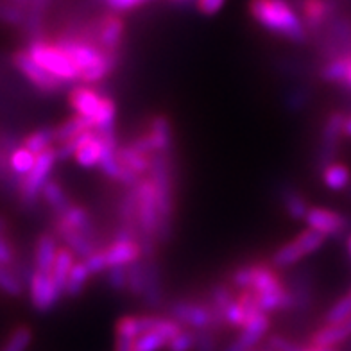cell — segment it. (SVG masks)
<instances>
[{
  "instance_id": "cell-1",
  "label": "cell",
  "mask_w": 351,
  "mask_h": 351,
  "mask_svg": "<svg viewBox=\"0 0 351 351\" xmlns=\"http://www.w3.org/2000/svg\"><path fill=\"white\" fill-rule=\"evenodd\" d=\"M56 45L72 58L81 70V81L84 84L101 83L102 79L110 75L119 63V54H108L97 45L88 42L84 38L63 34L56 40Z\"/></svg>"
},
{
  "instance_id": "cell-2",
  "label": "cell",
  "mask_w": 351,
  "mask_h": 351,
  "mask_svg": "<svg viewBox=\"0 0 351 351\" xmlns=\"http://www.w3.org/2000/svg\"><path fill=\"white\" fill-rule=\"evenodd\" d=\"M250 11L253 19L271 33L296 43L306 40L305 23L285 0H251Z\"/></svg>"
},
{
  "instance_id": "cell-3",
  "label": "cell",
  "mask_w": 351,
  "mask_h": 351,
  "mask_svg": "<svg viewBox=\"0 0 351 351\" xmlns=\"http://www.w3.org/2000/svg\"><path fill=\"white\" fill-rule=\"evenodd\" d=\"M147 178L154 185L158 208H160V242L171 241L172 217H174V172L171 154H153Z\"/></svg>"
},
{
  "instance_id": "cell-4",
  "label": "cell",
  "mask_w": 351,
  "mask_h": 351,
  "mask_svg": "<svg viewBox=\"0 0 351 351\" xmlns=\"http://www.w3.org/2000/svg\"><path fill=\"white\" fill-rule=\"evenodd\" d=\"M138 194V242L142 245L143 258H154L160 244V208L156 192L149 178H143L136 185Z\"/></svg>"
},
{
  "instance_id": "cell-5",
  "label": "cell",
  "mask_w": 351,
  "mask_h": 351,
  "mask_svg": "<svg viewBox=\"0 0 351 351\" xmlns=\"http://www.w3.org/2000/svg\"><path fill=\"white\" fill-rule=\"evenodd\" d=\"M27 52L38 65L43 66L47 72H51L52 75H56L61 81H65L69 84L81 81V70H79V66L54 42H45L43 38L33 40V42H29Z\"/></svg>"
},
{
  "instance_id": "cell-6",
  "label": "cell",
  "mask_w": 351,
  "mask_h": 351,
  "mask_svg": "<svg viewBox=\"0 0 351 351\" xmlns=\"http://www.w3.org/2000/svg\"><path fill=\"white\" fill-rule=\"evenodd\" d=\"M56 162H60L58 160V153H56V147L47 149L45 153L38 154L34 169L20 183L19 197L23 206L33 208L34 204L40 201V197L43 194V189H45V185L51 180L52 169H54Z\"/></svg>"
},
{
  "instance_id": "cell-7",
  "label": "cell",
  "mask_w": 351,
  "mask_h": 351,
  "mask_svg": "<svg viewBox=\"0 0 351 351\" xmlns=\"http://www.w3.org/2000/svg\"><path fill=\"white\" fill-rule=\"evenodd\" d=\"M324 241H326V237L323 233H319V231L312 230V228H306L305 231H301L296 239H292L291 242L283 244L273 254L271 263L276 269L291 267V265L300 262L301 258H305L308 254L315 253L324 244Z\"/></svg>"
},
{
  "instance_id": "cell-8",
  "label": "cell",
  "mask_w": 351,
  "mask_h": 351,
  "mask_svg": "<svg viewBox=\"0 0 351 351\" xmlns=\"http://www.w3.org/2000/svg\"><path fill=\"white\" fill-rule=\"evenodd\" d=\"M282 283V278L271 265H244L231 274V285L241 291H253L254 294L276 289Z\"/></svg>"
},
{
  "instance_id": "cell-9",
  "label": "cell",
  "mask_w": 351,
  "mask_h": 351,
  "mask_svg": "<svg viewBox=\"0 0 351 351\" xmlns=\"http://www.w3.org/2000/svg\"><path fill=\"white\" fill-rule=\"evenodd\" d=\"M13 66L19 70L23 77L27 79L29 83L36 86L40 92L43 93H56L61 92L63 88L69 83L61 81L56 75H52L51 72H47L43 66H40L36 61L31 58V54L27 52V49L23 51H16L13 54Z\"/></svg>"
},
{
  "instance_id": "cell-10",
  "label": "cell",
  "mask_w": 351,
  "mask_h": 351,
  "mask_svg": "<svg viewBox=\"0 0 351 351\" xmlns=\"http://www.w3.org/2000/svg\"><path fill=\"white\" fill-rule=\"evenodd\" d=\"M169 314L181 326H189V328L195 330V332L217 326L215 315H213L208 303L203 305V303H195V301L189 300L172 301L171 306H169Z\"/></svg>"
},
{
  "instance_id": "cell-11",
  "label": "cell",
  "mask_w": 351,
  "mask_h": 351,
  "mask_svg": "<svg viewBox=\"0 0 351 351\" xmlns=\"http://www.w3.org/2000/svg\"><path fill=\"white\" fill-rule=\"evenodd\" d=\"M344 124H346V115L341 111H335L328 117V121L324 122L323 133H321V147H319L317 162L321 169L333 163L337 156L339 145L344 136Z\"/></svg>"
},
{
  "instance_id": "cell-12",
  "label": "cell",
  "mask_w": 351,
  "mask_h": 351,
  "mask_svg": "<svg viewBox=\"0 0 351 351\" xmlns=\"http://www.w3.org/2000/svg\"><path fill=\"white\" fill-rule=\"evenodd\" d=\"M29 296L38 312H49L58 305V301L65 294L58 289L52 273H42L34 269V274L29 283Z\"/></svg>"
},
{
  "instance_id": "cell-13",
  "label": "cell",
  "mask_w": 351,
  "mask_h": 351,
  "mask_svg": "<svg viewBox=\"0 0 351 351\" xmlns=\"http://www.w3.org/2000/svg\"><path fill=\"white\" fill-rule=\"evenodd\" d=\"M108 95L99 92V88H93L92 84L84 86H74L69 92V102L72 110L81 117H86L88 121H92L93 125L101 115L104 101Z\"/></svg>"
},
{
  "instance_id": "cell-14",
  "label": "cell",
  "mask_w": 351,
  "mask_h": 351,
  "mask_svg": "<svg viewBox=\"0 0 351 351\" xmlns=\"http://www.w3.org/2000/svg\"><path fill=\"white\" fill-rule=\"evenodd\" d=\"M305 222L306 226L323 233L326 239L339 235L348 228V219L342 213L335 212V210L321 208V206H312L308 210Z\"/></svg>"
},
{
  "instance_id": "cell-15",
  "label": "cell",
  "mask_w": 351,
  "mask_h": 351,
  "mask_svg": "<svg viewBox=\"0 0 351 351\" xmlns=\"http://www.w3.org/2000/svg\"><path fill=\"white\" fill-rule=\"evenodd\" d=\"M56 235L63 242V245H66L69 250L74 251V254L79 260H86L88 256H92L95 251H99L101 247H97V242L92 241L90 237H86L81 231L74 230V228L66 226L65 222L56 221Z\"/></svg>"
},
{
  "instance_id": "cell-16",
  "label": "cell",
  "mask_w": 351,
  "mask_h": 351,
  "mask_svg": "<svg viewBox=\"0 0 351 351\" xmlns=\"http://www.w3.org/2000/svg\"><path fill=\"white\" fill-rule=\"evenodd\" d=\"M122 36H124V22L117 14H108L99 20L97 43L102 51L108 54H119L121 51Z\"/></svg>"
},
{
  "instance_id": "cell-17",
  "label": "cell",
  "mask_w": 351,
  "mask_h": 351,
  "mask_svg": "<svg viewBox=\"0 0 351 351\" xmlns=\"http://www.w3.org/2000/svg\"><path fill=\"white\" fill-rule=\"evenodd\" d=\"M104 254H106L108 267H115V265L128 267L143 258L142 245L138 241H121V239H113V242L104 250Z\"/></svg>"
},
{
  "instance_id": "cell-18",
  "label": "cell",
  "mask_w": 351,
  "mask_h": 351,
  "mask_svg": "<svg viewBox=\"0 0 351 351\" xmlns=\"http://www.w3.org/2000/svg\"><path fill=\"white\" fill-rule=\"evenodd\" d=\"M269 328H271V319H269V314H263V312H258L256 315L245 323V326L242 328V332L239 333V337L235 339V344L241 348L242 351H250L253 348H256L260 341H262L265 335H267Z\"/></svg>"
},
{
  "instance_id": "cell-19",
  "label": "cell",
  "mask_w": 351,
  "mask_h": 351,
  "mask_svg": "<svg viewBox=\"0 0 351 351\" xmlns=\"http://www.w3.org/2000/svg\"><path fill=\"white\" fill-rule=\"evenodd\" d=\"M58 251H60L58 235L42 233L38 237L36 245H34V269L42 271V273H52Z\"/></svg>"
},
{
  "instance_id": "cell-20",
  "label": "cell",
  "mask_w": 351,
  "mask_h": 351,
  "mask_svg": "<svg viewBox=\"0 0 351 351\" xmlns=\"http://www.w3.org/2000/svg\"><path fill=\"white\" fill-rule=\"evenodd\" d=\"M256 300H258L260 312H263V314H273L278 310L296 306V300L292 296V292L287 289L285 283H282L276 289H271V291L260 292V294H256Z\"/></svg>"
},
{
  "instance_id": "cell-21",
  "label": "cell",
  "mask_w": 351,
  "mask_h": 351,
  "mask_svg": "<svg viewBox=\"0 0 351 351\" xmlns=\"http://www.w3.org/2000/svg\"><path fill=\"white\" fill-rule=\"evenodd\" d=\"M149 138L153 142L154 154H171L172 145H174V136H172V124L167 115L153 117L149 124Z\"/></svg>"
},
{
  "instance_id": "cell-22",
  "label": "cell",
  "mask_w": 351,
  "mask_h": 351,
  "mask_svg": "<svg viewBox=\"0 0 351 351\" xmlns=\"http://www.w3.org/2000/svg\"><path fill=\"white\" fill-rule=\"evenodd\" d=\"M102 151H104V143H102L97 131L92 130L86 134L83 143L79 145L74 160L83 169H93V167H99V163H101Z\"/></svg>"
},
{
  "instance_id": "cell-23",
  "label": "cell",
  "mask_w": 351,
  "mask_h": 351,
  "mask_svg": "<svg viewBox=\"0 0 351 351\" xmlns=\"http://www.w3.org/2000/svg\"><path fill=\"white\" fill-rule=\"evenodd\" d=\"M145 263H147V285H145L142 300L151 308H158L163 301L162 273H160V265L154 258H145Z\"/></svg>"
},
{
  "instance_id": "cell-24",
  "label": "cell",
  "mask_w": 351,
  "mask_h": 351,
  "mask_svg": "<svg viewBox=\"0 0 351 351\" xmlns=\"http://www.w3.org/2000/svg\"><path fill=\"white\" fill-rule=\"evenodd\" d=\"M56 219L61 222H65L66 226L81 231V233H84L86 237H90L92 241L97 242V231H95L92 219H90V215H88V212L83 208V206L72 204V206H70L63 215H60V217H56Z\"/></svg>"
},
{
  "instance_id": "cell-25",
  "label": "cell",
  "mask_w": 351,
  "mask_h": 351,
  "mask_svg": "<svg viewBox=\"0 0 351 351\" xmlns=\"http://www.w3.org/2000/svg\"><path fill=\"white\" fill-rule=\"evenodd\" d=\"M321 178L326 189L332 192H341L351 186V171L344 163H330L321 171Z\"/></svg>"
},
{
  "instance_id": "cell-26",
  "label": "cell",
  "mask_w": 351,
  "mask_h": 351,
  "mask_svg": "<svg viewBox=\"0 0 351 351\" xmlns=\"http://www.w3.org/2000/svg\"><path fill=\"white\" fill-rule=\"evenodd\" d=\"M95 130V125H93L92 121H88L86 117L81 115H72L69 121H65L63 124H60L56 128V145H60V143L70 142V140H74L75 136L79 134H83L84 131Z\"/></svg>"
},
{
  "instance_id": "cell-27",
  "label": "cell",
  "mask_w": 351,
  "mask_h": 351,
  "mask_svg": "<svg viewBox=\"0 0 351 351\" xmlns=\"http://www.w3.org/2000/svg\"><path fill=\"white\" fill-rule=\"evenodd\" d=\"M351 335L348 333L344 324H324L323 328L312 335V346L315 348H337L344 341H348Z\"/></svg>"
},
{
  "instance_id": "cell-28",
  "label": "cell",
  "mask_w": 351,
  "mask_h": 351,
  "mask_svg": "<svg viewBox=\"0 0 351 351\" xmlns=\"http://www.w3.org/2000/svg\"><path fill=\"white\" fill-rule=\"evenodd\" d=\"M75 254L74 251L69 250L66 245H61L60 251H58V256H56L54 269H52V278H54L56 285L63 294H65V287L69 282V276L72 273V267L75 265Z\"/></svg>"
},
{
  "instance_id": "cell-29",
  "label": "cell",
  "mask_w": 351,
  "mask_h": 351,
  "mask_svg": "<svg viewBox=\"0 0 351 351\" xmlns=\"http://www.w3.org/2000/svg\"><path fill=\"white\" fill-rule=\"evenodd\" d=\"M42 197L47 203V206L54 212L56 217L63 215V213H65L72 204H74L72 201H70L69 195H66L65 189H63V186L54 180H49V183H47L45 189H43Z\"/></svg>"
},
{
  "instance_id": "cell-30",
  "label": "cell",
  "mask_w": 351,
  "mask_h": 351,
  "mask_svg": "<svg viewBox=\"0 0 351 351\" xmlns=\"http://www.w3.org/2000/svg\"><path fill=\"white\" fill-rule=\"evenodd\" d=\"M119 160H121L122 167L130 169L131 172L142 176V178L143 176H147L149 169H151V156L134 151L131 145L119 147Z\"/></svg>"
},
{
  "instance_id": "cell-31",
  "label": "cell",
  "mask_w": 351,
  "mask_h": 351,
  "mask_svg": "<svg viewBox=\"0 0 351 351\" xmlns=\"http://www.w3.org/2000/svg\"><path fill=\"white\" fill-rule=\"evenodd\" d=\"M23 147H27L29 151H33L34 154H42L45 153L47 149L56 147V128H40V130L33 131V133L25 136L22 140Z\"/></svg>"
},
{
  "instance_id": "cell-32",
  "label": "cell",
  "mask_w": 351,
  "mask_h": 351,
  "mask_svg": "<svg viewBox=\"0 0 351 351\" xmlns=\"http://www.w3.org/2000/svg\"><path fill=\"white\" fill-rule=\"evenodd\" d=\"M235 300L233 296V292L228 285L224 283H217V285L212 289V294H210V308H212L213 315H215V321H217V326L219 324H226L224 323V312L226 308L230 306L231 301Z\"/></svg>"
},
{
  "instance_id": "cell-33",
  "label": "cell",
  "mask_w": 351,
  "mask_h": 351,
  "mask_svg": "<svg viewBox=\"0 0 351 351\" xmlns=\"http://www.w3.org/2000/svg\"><path fill=\"white\" fill-rule=\"evenodd\" d=\"M351 69V54L333 58L321 69V77L326 83H346Z\"/></svg>"
},
{
  "instance_id": "cell-34",
  "label": "cell",
  "mask_w": 351,
  "mask_h": 351,
  "mask_svg": "<svg viewBox=\"0 0 351 351\" xmlns=\"http://www.w3.org/2000/svg\"><path fill=\"white\" fill-rule=\"evenodd\" d=\"M92 273L88 269L86 262L84 260H77L75 265L72 267V273L69 276V282H66L65 287V296L69 298H77L83 294L84 287H86L88 280H90Z\"/></svg>"
},
{
  "instance_id": "cell-35",
  "label": "cell",
  "mask_w": 351,
  "mask_h": 351,
  "mask_svg": "<svg viewBox=\"0 0 351 351\" xmlns=\"http://www.w3.org/2000/svg\"><path fill=\"white\" fill-rule=\"evenodd\" d=\"M147 285V263L145 258L128 265V291L134 298H143Z\"/></svg>"
},
{
  "instance_id": "cell-36",
  "label": "cell",
  "mask_w": 351,
  "mask_h": 351,
  "mask_svg": "<svg viewBox=\"0 0 351 351\" xmlns=\"http://www.w3.org/2000/svg\"><path fill=\"white\" fill-rule=\"evenodd\" d=\"M283 206H285V212L289 213V217L292 221H305L306 215H308V203H306V199L296 192L294 189H287L283 190Z\"/></svg>"
},
{
  "instance_id": "cell-37",
  "label": "cell",
  "mask_w": 351,
  "mask_h": 351,
  "mask_svg": "<svg viewBox=\"0 0 351 351\" xmlns=\"http://www.w3.org/2000/svg\"><path fill=\"white\" fill-rule=\"evenodd\" d=\"M23 280L20 273L14 267H0V287L4 294L11 298L22 296L23 292Z\"/></svg>"
},
{
  "instance_id": "cell-38",
  "label": "cell",
  "mask_w": 351,
  "mask_h": 351,
  "mask_svg": "<svg viewBox=\"0 0 351 351\" xmlns=\"http://www.w3.org/2000/svg\"><path fill=\"white\" fill-rule=\"evenodd\" d=\"M351 317V296H342L324 314V324H342Z\"/></svg>"
},
{
  "instance_id": "cell-39",
  "label": "cell",
  "mask_w": 351,
  "mask_h": 351,
  "mask_svg": "<svg viewBox=\"0 0 351 351\" xmlns=\"http://www.w3.org/2000/svg\"><path fill=\"white\" fill-rule=\"evenodd\" d=\"M303 13H305L306 23L314 27V25H319V23L328 19L330 4H326L324 0H305Z\"/></svg>"
},
{
  "instance_id": "cell-40",
  "label": "cell",
  "mask_w": 351,
  "mask_h": 351,
  "mask_svg": "<svg viewBox=\"0 0 351 351\" xmlns=\"http://www.w3.org/2000/svg\"><path fill=\"white\" fill-rule=\"evenodd\" d=\"M33 341V332L29 326L22 324L11 332L10 339L5 341L4 351H27L29 344Z\"/></svg>"
},
{
  "instance_id": "cell-41",
  "label": "cell",
  "mask_w": 351,
  "mask_h": 351,
  "mask_svg": "<svg viewBox=\"0 0 351 351\" xmlns=\"http://www.w3.org/2000/svg\"><path fill=\"white\" fill-rule=\"evenodd\" d=\"M247 321H250V314L245 312L244 305H242L241 301H239V298L235 296V300L231 301L230 306H228L226 312H224V323H226L228 326L242 330Z\"/></svg>"
},
{
  "instance_id": "cell-42",
  "label": "cell",
  "mask_w": 351,
  "mask_h": 351,
  "mask_svg": "<svg viewBox=\"0 0 351 351\" xmlns=\"http://www.w3.org/2000/svg\"><path fill=\"white\" fill-rule=\"evenodd\" d=\"M167 344H169V339L163 333L149 332L136 339L134 351H162L167 350Z\"/></svg>"
},
{
  "instance_id": "cell-43",
  "label": "cell",
  "mask_w": 351,
  "mask_h": 351,
  "mask_svg": "<svg viewBox=\"0 0 351 351\" xmlns=\"http://www.w3.org/2000/svg\"><path fill=\"white\" fill-rule=\"evenodd\" d=\"M106 282L111 291H128V267L115 265L106 271Z\"/></svg>"
},
{
  "instance_id": "cell-44",
  "label": "cell",
  "mask_w": 351,
  "mask_h": 351,
  "mask_svg": "<svg viewBox=\"0 0 351 351\" xmlns=\"http://www.w3.org/2000/svg\"><path fill=\"white\" fill-rule=\"evenodd\" d=\"M195 333L190 330H181L174 339L169 341L167 344V351H192L195 350Z\"/></svg>"
},
{
  "instance_id": "cell-45",
  "label": "cell",
  "mask_w": 351,
  "mask_h": 351,
  "mask_svg": "<svg viewBox=\"0 0 351 351\" xmlns=\"http://www.w3.org/2000/svg\"><path fill=\"white\" fill-rule=\"evenodd\" d=\"M2 19L5 23L10 25H19V23L25 22V16H23V8L13 4V2H4L2 4Z\"/></svg>"
},
{
  "instance_id": "cell-46",
  "label": "cell",
  "mask_w": 351,
  "mask_h": 351,
  "mask_svg": "<svg viewBox=\"0 0 351 351\" xmlns=\"http://www.w3.org/2000/svg\"><path fill=\"white\" fill-rule=\"evenodd\" d=\"M86 265L90 269V273L93 274H101V273H106L108 269V260H106V254H104V250H99L92 254V256H88L86 260Z\"/></svg>"
},
{
  "instance_id": "cell-47",
  "label": "cell",
  "mask_w": 351,
  "mask_h": 351,
  "mask_svg": "<svg viewBox=\"0 0 351 351\" xmlns=\"http://www.w3.org/2000/svg\"><path fill=\"white\" fill-rule=\"evenodd\" d=\"M267 346L271 351H305V348H301L296 342L287 341L282 335H273V337H269Z\"/></svg>"
},
{
  "instance_id": "cell-48",
  "label": "cell",
  "mask_w": 351,
  "mask_h": 351,
  "mask_svg": "<svg viewBox=\"0 0 351 351\" xmlns=\"http://www.w3.org/2000/svg\"><path fill=\"white\" fill-rule=\"evenodd\" d=\"M195 337V351H215V335L210 330H201Z\"/></svg>"
},
{
  "instance_id": "cell-49",
  "label": "cell",
  "mask_w": 351,
  "mask_h": 351,
  "mask_svg": "<svg viewBox=\"0 0 351 351\" xmlns=\"http://www.w3.org/2000/svg\"><path fill=\"white\" fill-rule=\"evenodd\" d=\"M128 145L134 149V151H138L142 154H147V156H153L154 154V147L153 142L149 138V134H140V136H134Z\"/></svg>"
},
{
  "instance_id": "cell-50",
  "label": "cell",
  "mask_w": 351,
  "mask_h": 351,
  "mask_svg": "<svg viewBox=\"0 0 351 351\" xmlns=\"http://www.w3.org/2000/svg\"><path fill=\"white\" fill-rule=\"evenodd\" d=\"M14 250L11 247L8 237H2L0 241V265L2 267H14Z\"/></svg>"
},
{
  "instance_id": "cell-51",
  "label": "cell",
  "mask_w": 351,
  "mask_h": 351,
  "mask_svg": "<svg viewBox=\"0 0 351 351\" xmlns=\"http://www.w3.org/2000/svg\"><path fill=\"white\" fill-rule=\"evenodd\" d=\"M104 2L111 11H130L145 2H151V0H104Z\"/></svg>"
},
{
  "instance_id": "cell-52",
  "label": "cell",
  "mask_w": 351,
  "mask_h": 351,
  "mask_svg": "<svg viewBox=\"0 0 351 351\" xmlns=\"http://www.w3.org/2000/svg\"><path fill=\"white\" fill-rule=\"evenodd\" d=\"M224 2H226V0H197L195 4H197V10L201 11V13L212 16V14L219 13V11L222 10Z\"/></svg>"
},
{
  "instance_id": "cell-53",
  "label": "cell",
  "mask_w": 351,
  "mask_h": 351,
  "mask_svg": "<svg viewBox=\"0 0 351 351\" xmlns=\"http://www.w3.org/2000/svg\"><path fill=\"white\" fill-rule=\"evenodd\" d=\"M134 339L128 337H117L115 339V351H134Z\"/></svg>"
},
{
  "instance_id": "cell-54",
  "label": "cell",
  "mask_w": 351,
  "mask_h": 351,
  "mask_svg": "<svg viewBox=\"0 0 351 351\" xmlns=\"http://www.w3.org/2000/svg\"><path fill=\"white\" fill-rule=\"evenodd\" d=\"M344 136L351 138V117H346V124H344Z\"/></svg>"
},
{
  "instance_id": "cell-55",
  "label": "cell",
  "mask_w": 351,
  "mask_h": 351,
  "mask_svg": "<svg viewBox=\"0 0 351 351\" xmlns=\"http://www.w3.org/2000/svg\"><path fill=\"white\" fill-rule=\"evenodd\" d=\"M346 245H348V253H350V256H351V233L348 235V239H346Z\"/></svg>"
},
{
  "instance_id": "cell-56",
  "label": "cell",
  "mask_w": 351,
  "mask_h": 351,
  "mask_svg": "<svg viewBox=\"0 0 351 351\" xmlns=\"http://www.w3.org/2000/svg\"><path fill=\"white\" fill-rule=\"evenodd\" d=\"M342 324H344V326H346L348 333H350V335H351V317H350V319H348L346 323H342Z\"/></svg>"
},
{
  "instance_id": "cell-57",
  "label": "cell",
  "mask_w": 351,
  "mask_h": 351,
  "mask_svg": "<svg viewBox=\"0 0 351 351\" xmlns=\"http://www.w3.org/2000/svg\"><path fill=\"white\" fill-rule=\"evenodd\" d=\"M344 84H346V86H348V88H351V69H350V74H348V79H346V83H344Z\"/></svg>"
},
{
  "instance_id": "cell-58",
  "label": "cell",
  "mask_w": 351,
  "mask_h": 351,
  "mask_svg": "<svg viewBox=\"0 0 351 351\" xmlns=\"http://www.w3.org/2000/svg\"><path fill=\"white\" fill-rule=\"evenodd\" d=\"M250 351H271V350H269V348L267 350H256V348H253V350H250Z\"/></svg>"
},
{
  "instance_id": "cell-59",
  "label": "cell",
  "mask_w": 351,
  "mask_h": 351,
  "mask_svg": "<svg viewBox=\"0 0 351 351\" xmlns=\"http://www.w3.org/2000/svg\"><path fill=\"white\" fill-rule=\"evenodd\" d=\"M176 2H183V0H176Z\"/></svg>"
},
{
  "instance_id": "cell-60",
  "label": "cell",
  "mask_w": 351,
  "mask_h": 351,
  "mask_svg": "<svg viewBox=\"0 0 351 351\" xmlns=\"http://www.w3.org/2000/svg\"><path fill=\"white\" fill-rule=\"evenodd\" d=\"M350 197H351V186H350Z\"/></svg>"
},
{
  "instance_id": "cell-61",
  "label": "cell",
  "mask_w": 351,
  "mask_h": 351,
  "mask_svg": "<svg viewBox=\"0 0 351 351\" xmlns=\"http://www.w3.org/2000/svg\"><path fill=\"white\" fill-rule=\"evenodd\" d=\"M350 296H351V291H350Z\"/></svg>"
}]
</instances>
